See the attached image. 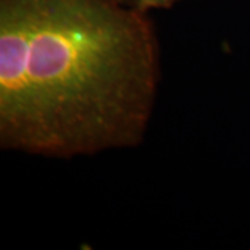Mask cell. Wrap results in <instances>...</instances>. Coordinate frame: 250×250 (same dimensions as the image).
Listing matches in <instances>:
<instances>
[{
  "mask_svg": "<svg viewBox=\"0 0 250 250\" xmlns=\"http://www.w3.org/2000/svg\"><path fill=\"white\" fill-rule=\"evenodd\" d=\"M159 81L146 11L120 0H0V143L74 157L141 142Z\"/></svg>",
  "mask_w": 250,
  "mask_h": 250,
  "instance_id": "obj_1",
  "label": "cell"
},
{
  "mask_svg": "<svg viewBox=\"0 0 250 250\" xmlns=\"http://www.w3.org/2000/svg\"><path fill=\"white\" fill-rule=\"evenodd\" d=\"M178 0H147L146 10L161 9V7H170L171 4L177 3Z\"/></svg>",
  "mask_w": 250,
  "mask_h": 250,
  "instance_id": "obj_2",
  "label": "cell"
},
{
  "mask_svg": "<svg viewBox=\"0 0 250 250\" xmlns=\"http://www.w3.org/2000/svg\"><path fill=\"white\" fill-rule=\"evenodd\" d=\"M120 1H123V3L131 6V7H135V9L147 11V10H146V3H147V0H120Z\"/></svg>",
  "mask_w": 250,
  "mask_h": 250,
  "instance_id": "obj_3",
  "label": "cell"
}]
</instances>
